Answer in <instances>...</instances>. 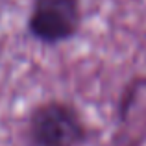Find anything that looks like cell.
<instances>
[{"label": "cell", "instance_id": "cell-1", "mask_svg": "<svg viewBox=\"0 0 146 146\" xmlns=\"http://www.w3.org/2000/svg\"><path fill=\"white\" fill-rule=\"evenodd\" d=\"M26 139L30 146H87L91 128L72 104L46 100L30 111Z\"/></svg>", "mask_w": 146, "mask_h": 146}, {"label": "cell", "instance_id": "cell-2", "mask_svg": "<svg viewBox=\"0 0 146 146\" xmlns=\"http://www.w3.org/2000/svg\"><path fill=\"white\" fill-rule=\"evenodd\" d=\"M82 0H33L26 28L44 46L67 43L82 28Z\"/></svg>", "mask_w": 146, "mask_h": 146}, {"label": "cell", "instance_id": "cell-3", "mask_svg": "<svg viewBox=\"0 0 146 146\" xmlns=\"http://www.w3.org/2000/svg\"><path fill=\"white\" fill-rule=\"evenodd\" d=\"M146 85V78H135L126 85V89L122 91L120 98H118V104H117V118L118 122H124L128 118V115L131 113L133 106L137 102V96L139 93L143 91V87Z\"/></svg>", "mask_w": 146, "mask_h": 146}]
</instances>
